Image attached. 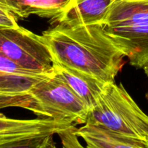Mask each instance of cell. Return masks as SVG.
<instances>
[{
  "mask_svg": "<svg viewBox=\"0 0 148 148\" xmlns=\"http://www.w3.org/2000/svg\"><path fill=\"white\" fill-rule=\"evenodd\" d=\"M100 25L132 66L148 64V0H116Z\"/></svg>",
  "mask_w": 148,
  "mask_h": 148,
  "instance_id": "2",
  "label": "cell"
},
{
  "mask_svg": "<svg viewBox=\"0 0 148 148\" xmlns=\"http://www.w3.org/2000/svg\"><path fill=\"white\" fill-rule=\"evenodd\" d=\"M73 0H16L25 18L30 14L50 20H57Z\"/></svg>",
  "mask_w": 148,
  "mask_h": 148,
  "instance_id": "11",
  "label": "cell"
},
{
  "mask_svg": "<svg viewBox=\"0 0 148 148\" xmlns=\"http://www.w3.org/2000/svg\"><path fill=\"white\" fill-rule=\"evenodd\" d=\"M0 71L6 72V73L14 74V75H24V76H43V75H40V74L35 73L27 70L23 67L20 66L12 59L6 56L5 55L0 52Z\"/></svg>",
  "mask_w": 148,
  "mask_h": 148,
  "instance_id": "13",
  "label": "cell"
},
{
  "mask_svg": "<svg viewBox=\"0 0 148 148\" xmlns=\"http://www.w3.org/2000/svg\"><path fill=\"white\" fill-rule=\"evenodd\" d=\"M146 98H147V100L148 101V92L146 93Z\"/></svg>",
  "mask_w": 148,
  "mask_h": 148,
  "instance_id": "16",
  "label": "cell"
},
{
  "mask_svg": "<svg viewBox=\"0 0 148 148\" xmlns=\"http://www.w3.org/2000/svg\"><path fill=\"white\" fill-rule=\"evenodd\" d=\"M116 0H73L53 23L70 25L101 24Z\"/></svg>",
  "mask_w": 148,
  "mask_h": 148,
  "instance_id": "8",
  "label": "cell"
},
{
  "mask_svg": "<svg viewBox=\"0 0 148 148\" xmlns=\"http://www.w3.org/2000/svg\"><path fill=\"white\" fill-rule=\"evenodd\" d=\"M76 130L75 127L74 126L72 128L66 130L62 134H59V137L62 140V144L64 145V147H82L81 145H79V142L77 140V137L76 134Z\"/></svg>",
  "mask_w": 148,
  "mask_h": 148,
  "instance_id": "14",
  "label": "cell"
},
{
  "mask_svg": "<svg viewBox=\"0 0 148 148\" xmlns=\"http://www.w3.org/2000/svg\"><path fill=\"white\" fill-rule=\"evenodd\" d=\"M24 19L16 0H0V27H19L18 21Z\"/></svg>",
  "mask_w": 148,
  "mask_h": 148,
  "instance_id": "12",
  "label": "cell"
},
{
  "mask_svg": "<svg viewBox=\"0 0 148 148\" xmlns=\"http://www.w3.org/2000/svg\"><path fill=\"white\" fill-rule=\"evenodd\" d=\"M0 52L30 72L54 74L53 57L41 36L21 26L0 27Z\"/></svg>",
  "mask_w": 148,
  "mask_h": 148,
  "instance_id": "5",
  "label": "cell"
},
{
  "mask_svg": "<svg viewBox=\"0 0 148 148\" xmlns=\"http://www.w3.org/2000/svg\"><path fill=\"white\" fill-rule=\"evenodd\" d=\"M143 69H144V72L145 73V75L148 77V64L146 65V66L143 68Z\"/></svg>",
  "mask_w": 148,
  "mask_h": 148,
  "instance_id": "15",
  "label": "cell"
},
{
  "mask_svg": "<svg viewBox=\"0 0 148 148\" xmlns=\"http://www.w3.org/2000/svg\"><path fill=\"white\" fill-rule=\"evenodd\" d=\"M43 76H24L10 73L0 74V109L11 107L25 108L30 103V90Z\"/></svg>",
  "mask_w": 148,
  "mask_h": 148,
  "instance_id": "7",
  "label": "cell"
},
{
  "mask_svg": "<svg viewBox=\"0 0 148 148\" xmlns=\"http://www.w3.org/2000/svg\"><path fill=\"white\" fill-rule=\"evenodd\" d=\"M54 73L63 79L90 110L103 91L107 83L84 72L53 62Z\"/></svg>",
  "mask_w": 148,
  "mask_h": 148,
  "instance_id": "9",
  "label": "cell"
},
{
  "mask_svg": "<svg viewBox=\"0 0 148 148\" xmlns=\"http://www.w3.org/2000/svg\"><path fill=\"white\" fill-rule=\"evenodd\" d=\"M2 73H4V72H1V71H0V74H2ZM5 73H6V72H5Z\"/></svg>",
  "mask_w": 148,
  "mask_h": 148,
  "instance_id": "17",
  "label": "cell"
},
{
  "mask_svg": "<svg viewBox=\"0 0 148 148\" xmlns=\"http://www.w3.org/2000/svg\"><path fill=\"white\" fill-rule=\"evenodd\" d=\"M26 109L40 118H49L70 124H85L89 108L59 76L53 75L39 80L29 92Z\"/></svg>",
  "mask_w": 148,
  "mask_h": 148,
  "instance_id": "4",
  "label": "cell"
},
{
  "mask_svg": "<svg viewBox=\"0 0 148 148\" xmlns=\"http://www.w3.org/2000/svg\"><path fill=\"white\" fill-rule=\"evenodd\" d=\"M76 134L89 148H148L145 143L99 125L85 124Z\"/></svg>",
  "mask_w": 148,
  "mask_h": 148,
  "instance_id": "10",
  "label": "cell"
},
{
  "mask_svg": "<svg viewBox=\"0 0 148 148\" xmlns=\"http://www.w3.org/2000/svg\"><path fill=\"white\" fill-rule=\"evenodd\" d=\"M74 126L49 118L15 119L0 113V148H54L53 136Z\"/></svg>",
  "mask_w": 148,
  "mask_h": 148,
  "instance_id": "6",
  "label": "cell"
},
{
  "mask_svg": "<svg viewBox=\"0 0 148 148\" xmlns=\"http://www.w3.org/2000/svg\"><path fill=\"white\" fill-rule=\"evenodd\" d=\"M86 124L102 126L140 140L148 146V116L138 106L122 83H108Z\"/></svg>",
  "mask_w": 148,
  "mask_h": 148,
  "instance_id": "3",
  "label": "cell"
},
{
  "mask_svg": "<svg viewBox=\"0 0 148 148\" xmlns=\"http://www.w3.org/2000/svg\"><path fill=\"white\" fill-rule=\"evenodd\" d=\"M53 62L97 78L115 82L124 64V53L106 36L100 24L70 25L56 23L41 35Z\"/></svg>",
  "mask_w": 148,
  "mask_h": 148,
  "instance_id": "1",
  "label": "cell"
}]
</instances>
